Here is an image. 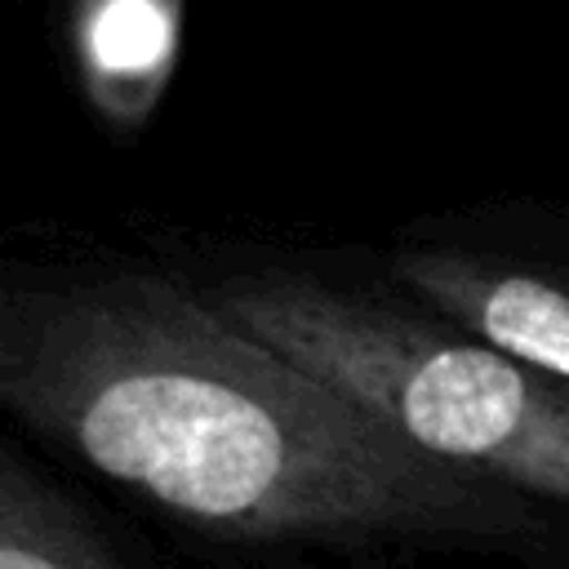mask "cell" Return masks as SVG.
<instances>
[{"label": "cell", "instance_id": "cell-1", "mask_svg": "<svg viewBox=\"0 0 569 569\" xmlns=\"http://www.w3.org/2000/svg\"><path fill=\"white\" fill-rule=\"evenodd\" d=\"M0 400L169 520L244 547H551L542 502L413 445L213 293L151 271L13 280Z\"/></svg>", "mask_w": 569, "mask_h": 569}, {"label": "cell", "instance_id": "cell-2", "mask_svg": "<svg viewBox=\"0 0 569 569\" xmlns=\"http://www.w3.org/2000/svg\"><path fill=\"white\" fill-rule=\"evenodd\" d=\"M213 302L427 453L569 507V382L316 271H236Z\"/></svg>", "mask_w": 569, "mask_h": 569}, {"label": "cell", "instance_id": "cell-3", "mask_svg": "<svg viewBox=\"0 0 569 569\" xmlns=\"http://www.w3.org/2000/svg\"><path fill=\"white\" fill-rule=\"evenodd\" d=\"M400 289L480 347L569 382V280L462 244H409L391 258Z\"/></svg>", "mask_w": 569, "mask_h": 569}, {"label": "cell", "instance_id": "cell-4", "mask_svg": "<svg viewBox=\"0 0 569 569\" xmlns=\"http://www.w3.org/2000/svg\"><path fill=\"white\" fill-rule=\"evenodd\" d=\"M182 13L187 0H67L71 76L107 133L151 124L178 71Z\"/></svg>", "mask_w": 569, "mask_h": 569}, {"label": "cell", "instance_id": "cell-5", "mask_svg": "<svg viewBox=\"0 0 569 569\" xmlns=\"http://www.w3.org/2000/svg\"><path fill=\"white\" fill-rule=\"evenodd\" d=\"M0 569H142L22 449H0Z\"/></svg>", "mask_w": 569, "mask_h": 569}]
</instances>
